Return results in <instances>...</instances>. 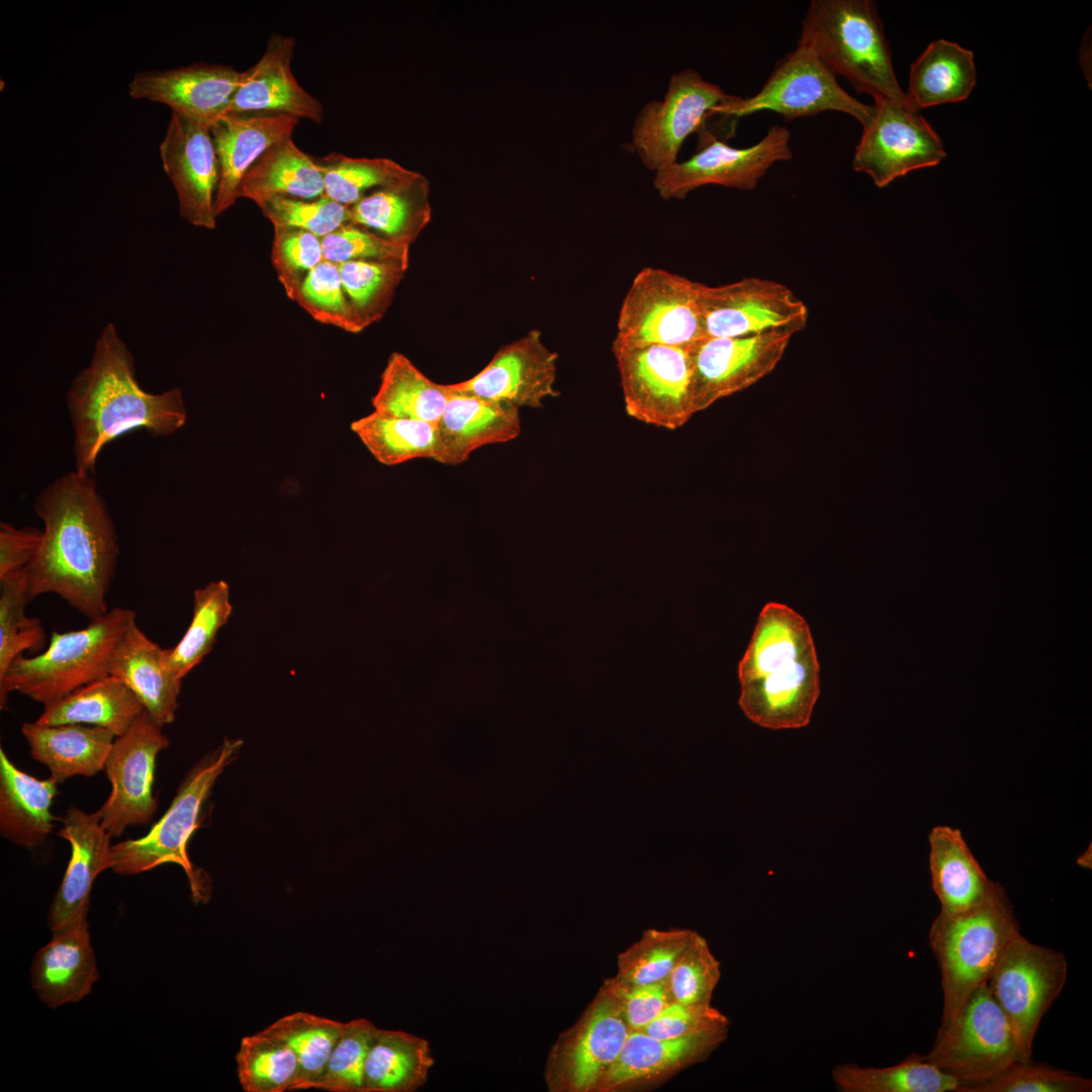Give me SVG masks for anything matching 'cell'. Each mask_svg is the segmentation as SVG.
<instances>
[{"label": "cell", "instance_id": "cell-5", "mask_svg": "<svg viewBox=\"0 0 1092 1092\" xmlns=\"http://www.w3.org/2000/svg\"><path fill=\"white\" fill-rule=\"evenodd\" d=\"M133 610L114 607L83 629L53 631L46 650L19 655L0 676V707L17 692L49 707L79 688L109 674L113 650L135 623Z\"/></svg>", "mask_w": 1092, "mask_h": 1092}, {"label": "cell", "instance_id": "cell-15", "mask_svg": "<svg viewBox=\"0 0 1092 1092\" xmlns=\"http://www.w3.org/2000/svg\"><path fill=\"white\" fill-rule=\"evenodd\" d=\"M734 98L693 69L673 74L664 98L647 102L635 119L632 143L643 165L656 172L677 162L686 139L705 130L714 108Z\"/></svg>", "mask_w": 1092, "mask_h": 1092}, {"label": "cell", "instance_id": "cell-35", "mask_svg": "<svg viewBox=\"0 0 1092 1092\" xmlns=\"http://www.w3.org/2000/svg\"><path fill=\"white\" fill-rule=\"evenodd\" d=\"M974 54L960 44L932 41L911 65L908 103L916 110L960 102L972 93L977 80Z\"/></svg>", "mask_w": 1092, "mask_h": 1092}, {"label": "cell", "instance_id": "cell-26", "mask_svg": "<svg viewBox=\"0 0 1092 1092\" xmlns=\"http://www.w3.org/2000/svg\"><path fill=\"white\" fill-rule=\"evenodd\" d=\"M299 119L283 113L224 114L210 123L218 164L216 217L232 207L241 181L253 164L273 145L291 138Z\"/></svg>", "mask_w": 1092, "mask_h": 1092}, {"label": "cell", "instance_id": "cell-21", "mask_svg": "<svg viewBox=\"0 0 1092 1092\" xmlns=\"http://www.w3.org/2000/svg\"><path fill=\"white\" fill-rule=\"evenodd\" d=\"M558 354L533 329L520 339L502 346L477 374L450 388L474 396L502 400L520 407L537 408L544 399L556 397Z\"/></svg>", "mask_w": 1092, "mask_h": 1092}, {"label": "cell", "instance_id": "cell-16", "mask_svg": "<svg viewBox=\"0 0 1092 1092\" xmlns=\"http://www.w3.org/2000/svg\"><path fill=\"white\" fill-rule=\"evenodd\" d=\"M698 303L705 337H742L771 330L803 331L807 305L787 285L746 277L710 286L699 282Z\"/></svg>", "mask_w": 1092, "mask_h": 1092}, {"label": "cell", "instance_id": "cell-24", "mask_svg": "<svg viewBox=\"0 0 1092 1092\" xmlns=\"http://www.w3.org/2000/svg\"><path fill=\"white\" fill-rule=\"evenodd\" d=\"M729 1028L656 1038L631 1030L621 1054L597 1092L628 1091L662 1082L706 1060L727 1038Z\"/></svg>", "mask_w": 1092, "mask_h": 1092}, {"label": "cell", "instance_id": "cell-22", "mask_svg": "<svg viewBox=\"0 0 1092 1092\" xmlns=\"http://www.w3.org/2000/svg\"><path fill=\"white\" fill-rule=\"evenodd\" d=\"M241 77L242 72L230 65L203 62L144 70L129 81L128 94L133 99L163 103L172 111L210 124L225 112Z\"/></svg>", "mask_w": 1092, "mask_h": 1092}, {"label": "cell", "instance_id": "cell-52", "mask_svg": "<svg viewBox=\"0 0 1092 1092\" xmlns=\"http://www.w3.org/2000/svg\"><path fill=\"white\" fill-rule=\"evenodd\" d=\"M1092 1080L1046 1064L1017 1062L965 1092H1090Z\"/></svg>", "mask_w": 1092, "mask_h": 1092}, {"label": "cell", "instance_id": "cell-44", "mask_svg": "<svg viewBox=\"0 0 1092 1092\" xmlns=\"http://www.w3.org/2000/svg\"><path fill=\"white\" fill-rule=\"evenodd\" d=\"M315 160L324 175L325 196L346 206L356 203L369 191L401 182L416 172L388 158H353L332 153Z\"/></svg>", "mask_w": 1092, "mask_h": 1092}, {"label": "cell", "instance_id": "cell-14", "mask_svg": "<svg viewBox=\"0 0 1092 1092\" xmlns=\"http://www.w3.org/2000/svg\"><path fill=\"white\" fill-rule=\"evenodd\" d=\"M699 135L695 155L655 172L653 186L662 199H684L706 185L753 190L774 164L793 155L790 130L782 125H772L762 140L747 148L731 147L707 129Z\"/></svg>", "mask_w": 1092, "mask_h": 1092}, {"label": "cell", "instance_id": "cell-1", "mask_svg": "<svg viewBox=\"0 0 1092 1092\" xmlns=\"http://www.w3.org/2000/svg\"><path fill=\"white\" fill-rule=\"evenodd\" d=\"M33 510L43 530L24 568L29 601L55 594L89 620L105 615L120 548L93 474L74 469L56 477L36 494Z\"/></svg>", "mask_w": 1092, "mask_h": 1092}, {"label": "cell", "instance_id": "cell-47", "mask_svg": "<svg viewBox=\"0 0 1092 1092\" xmlns=\"http://www.w3.org/2000/svg\"><path fill=\"white\" fill-rule=\"evenodd\" d=\"M338 266L346 295L364 328L384 315L407 269L388 261L359 260Z\"/></svg>", "mask_w": 1092, "mask_h": 1092}, {"label": "cell", "instance_id": "cell-37", "mask_svg": "<svg viewBox=\"0 0 1092 1092\" xmlns=\"http://www.w3.org/2000/svg\"><path fill=\"white\" fill-rule=\"evenodd\" d=\"M429 1041L416 1034L378 1028L364 1069V1092H415L434 1066Z\"/></svg>", "mask_w": 1092, "mask_h": 1092}, {"label": "cell", "instance_id": "cell-30", "mask_svg": "<svg viewBox=\"0 0 1092 1092\" xmlns=\"http://www.w3.org/2000/svg\"><path fill=\"white\" fill-rule=\"evenodd\" d=\"M20 731L31 757L44 764L57 784L74 776L92 777L105 768L116 736L83 724L42 725L24 722Z\"/></svg>", "mask_w": 1092, "mask_h": 1092}, {"label": "cell", "instance_id": "cell-25", "mask_svg": "<svg viewBox=\"0 0 1092 1092\" xmlns=\"http://www.w3.org/2000/svg\"><path fill=\"white\" fill-rule=\"evenodd\" d=\"M87 913L53 929L52 939L33 958L31 987L50 1008L79 1002L99 978Z\"/></svg>", "mask_w": 1092, "mask_h": 1092}, {"label": "cell", "instance_id": "cell-17", "mask_svg": "<svg viewBox=\"0 0 1092 1092\" xmlns=\"http://www.w3.org/2000/svg\"><path fill=\"white\" fill-rule=\"evenodd\" d=\"M872 120L863 126L852 168L878 187L945 158L943 145L925 118L907 100H877Z\"/></svg>", "mask_w": 1092, "mask_h": 1092}, {"label": "cell", "instance_id": "cell-41", "mask_svg": "<svg viewBox=\"0 0 1092 1092\" xmlns=\"http://www.w3.org/2000/svg\"><path fill=\"white\" fill-rule=\"evenodd\" d=\"M232 612L230 587L225 581H211L194 590L190 625L177 645L166 649L167 665L173 673L183 679L202 661Z\"/></svg>", "mask_w": 1092, "mask_h": 1092}, {"label": "cell", "instance_id": "cell-28", "mask_svg": "<svg viewBox=\"0 0 1092 1092\" xmlns=\"http://www.w3.org/2000/svg\"><path fill=\"white\" fill-rule=\"evenodd\" d=\"M450 389L438 422L441 444L439 463L459 465L476 449L506 443L521 433L519 407Z\"/></svg>", "mask_w": 1092, "mask_h": 1092}, {"label": "cell", "instance_id": "cell-46", "mask_svg": "<svg viewBox=\"0 0 1092 1092\" xmlns=\"http://www.w3.org/2000/svg\"><path fill=\"white\" fill-rule=\"evenodd\" d=\"M28 602L24 568L0 578V676L19 655L46 646L40 621L25 614Z\"/></svg>", "mask_w": 1092, "mask_h": 1092}, {"label": "cell", "instance_id": "cell-38", "mask_svg": "<svg viewBox=\"0 0 1092 1092\" xmlns=\"http://www.w3.org/2000/svg\"><path fill=\"white\" fill-rule=\"evenodd\" d=\"M449 395L448 384L434 382L406 356L393 352L371 401L380 414L438 424Z\"/></svg>", "mask_w": 1092, "mask_h": 1092}, {"label": "cell", "instance_id": "cell-11", "mask_svg": "<svg viewBox=\"0 0 1092 1092\" xmlns=\"http://www.w3.org/2000/svg\"><path fill=\"white\" fill-rule=\"evenodd\" d=\"M765 110L777 112L786 120L838 111L854 117L864 126L872 120L876 108L847 93L837 82L836 75L810 50L797 46L778 62L755 95L736 96L715 107L713 113L740 118Z\"/></svg>", "mask_w": 1092, "mask_h": 1092}, {"label": "cell", "instance_id": "cell-31", "mask_svg": "<svg viewBox=\"0 0 1092 1092\" xmlns=\"http://www.w3.org/2000/svg\"><path fill=\"white\" fill-rule=\"evenodd\" d=\"M429 182L421 173L373 190L348 206L350 222L411 246L431 220Z\"/></svg>", "mask_w": 1092, "mask_h": 1092}, {"label": "cell", "instance_id": "cell-32", "mask_svg": "<svg viewBox=\"0 0 1092 1092\" xmlns=\"http://www.w3.org/2000/svg\"><path fill=\"white\" fill-rule=\"evenodd\" d=\"M57 783L39 780L18 768L0 748V831L15 844L34 847L54 828L51 807Z\"/></svg>", "mask_w": 1092, "mask_h": 1092}, {"label": "cell", "instance_id": "cell-20", "mask_svg": "<svg viewBox=\"0 0 1092 1092\" xmlns=\"http://www.w3.org/2000/svg\"><path fill=\"white\" fill-rule=\"evenodd\" d=\"M159 153L180 215L192 225L213 230L219 164L210 124L172 111Z\"/></svg>", "mask_w": 1092, "mask_h": 1092}, {"label": "cell", "instance_id": "cell-53", "mask_svg": "<svg viewBox=\"0 0 1092 1092\" xmlns=\"http://www.w3.org/2000/svg\"><path fill=\"white\" fill-rule=\"evenodd\" d=\"M324 260L337 265L349 261H388L408 266L410 247L389 241L363 226L345 223L322 239Z\"/></svg>", "mask_w": 1092, "mask_h": 1092}, {"label": "cell", "instance_id": "cell-19", "mask_svg": "<svg viewBox=\"0 0 1092 1092\" xmlns=\"http://www.w3.org/2000/svg\"><path fill=\"white\" fill-rule=\"evenodd\" d=\"M794 335L771 330L742 337H704L688 348L694 414L770 373Z\"/></svg>", "mask_w": 1092, "mask_h": 1092}, {"label": "cell", "instance_id": "cell-56", "mask_svg": "<svg viewBox=\"0 0 1092 1092\" xmlns=\"http://www.w3.org/2000/svg\"><path fill=\"white\" fill-rule=\"evenodd\" d=\"M616 993L631 1030H639L674 1001L669 979L643 985H624L607 979Z\"/></svg>", "mask_w": 1092, "mask_h": 1092}, {"label": "cell", "instance_id": "cell-12", "mask_svg": "<svg viewBox=\"0 0 1092 1092\" xmlns=\"http://www.w3.org/2000/svg\"><path fill=\"white\" fill-rule=\"evenodd\" d=\"M1068 963L1063 952L1018 934L1002 952L987 985L1007 1017L1023 1062L1031 1061L1041 1018L1061 994Z\"/></svg>", "mask_w": 1092, "mask_h": 1092}, {"label": "cell", "instance_id": "cell-10", "mask_svg": "<svg viewBox=\"0 0 1092 1092\" xmlns=\"http://www.w3.org/2000/svg\"><path fill=\"white\" fill-rule=\"evenodd\" d=\"M698 285L661 268L640 270L622 301L613 344L690 348L705 337Z\"/></svg>", "mask_w": 1092, "mask_h": 1092}, {"label": "cell", "instance_id": "cell-54", "mask_svg": "<svg viewBox=\"0 0 1092 1092\" xmlns=\"http://www.w3.org/2000/svg\"><path fill=\"white\" fill-rule=\"evenodd\" d=\"M271 260L291 299L304 277L324 261L322 238L299 229L274 226Z\"/></svg>", "mask_w": 1092, "mask_h": 1092}, {"label": "cell", "instance_id": "cell-43", "mask_svg": "<svg viewBox=\"0 0 1092 1092\" xmlns=\"http://www.w3.org/2000/svg\"><path fill=\"white\" fill-rule=\"evenodd\" d=\"M236 1063L239 1083L246 1092L294 1090L297 1058L283 1039L266 1029L242 1038Z\"/></svg>", "mask_w": 1092, "mask_h": 1092}, {"label": "cell", "instance_id": "cell-57", "mask_svg": "<svg viewBox=\"0 0 1092 1092\" xmlns=\"http://www.w3.org/2000/svg\"><path fill=\"white\" fill-rule=\"evenodd\" d=\"M42 531L34 527L16 528L0 524V578L21 570L33 558L41 541Z\"/></svg>", "mask_w": 1092, "mask_h": 1092}, {"label": "cell", "instance_id": "cell-13", "mask_svg": "<svg viewBox=\"0 0 1092 1092\" xmlns=\"http://www.w3.org/2000/svg\"><path fill=\"white\" fill-rule=\"evenodd\" d=\"M626 413L642 423L675 430L694 415L687 348L613 344Z\"/></svg>", "mask_w": 1092, "mask_h": 1092}, {"label": "cell", "instance_id": "cell-49", "mask_svg": "<svg viewBox=\"0 0 1092 1092\" xmlns=\"http://www.w3.org/2000/svg\"><path fill=\"white\" fill-rule=\"evenodd\" d=\"M377 1029L366 1018L345 1022L323 1074L310 1089L364 1092L365 1063Z\"/></svg>", "mask_w": 1092, "mask_h": 1092}, {"label": "cell", "instance_id": "cell-36", "mask_svg": "<svg viewBox=\"0 0 1092 1092\" xmlns=\"http://www.w3.org/2000/svg\"><path fill=\"white\" fill-rule=\"evenodd\" d=\"M324 195L321 166L291 138L270 147L247 171L238 190L239 198L254 202L271 196L309 200Z\"/></svg>", "mask_w": 1092, "mask_h": 1092}, {"label": "cell", "instance_id": "cell-39", "mask_svg": "<svg viewBox=\"0 0 1092 1092\" xmlns=\"http://www.w3.org/2000/svg\"><path fill=\"white\" fill-rule=\"evenodd\" d=\"M351 430L381 464L393 466L419 458L440 460L438 424L374 411L354 421Z\"/></svg>", "mask_w": 1092, "mask_h": 1092}, {"label": "cell", "instance_id": "cell-45", "mask_svg": "<svg viewBox=\"0 0 1092 1092\" xmlns=\"http://www.w3.org/2000/svg\"><path fill=\"white\" fill-rule=\"evenodd\" d=\"M695 931L686 928L646 929L619 953L612 979L624 985H643L669 979Z\"/></svg>", "mask_w": 1092, "mask_h": 1092}, {"label": "cell", "instance_id": "cell-4", "mask_svg": "<svg viewBox=\"0 0 1092 1092\" xmlns=\"http://www.w3.org/2000/svg\"><path fill=\"white\" fill-rule=\"evenodd\" d=\"M798 46L810 50L858 93L907 100L897 80L877 5L871 0H813Z\"/></svg>", "mask_w": 1092, "mask_h": 1092}, {"label": "cell", "instance_id": "cell-42", "mask_svg": "<svg viewBox=\"0 0 1092 1092\" xmlns=\"http://www.w3.org/2000/svg\"><path fill=\"white\" fill-rule=\"evenodd\" d=\"M345 1022L297 1011L285 1015L265 1029L283 1039L298 1061V1077L294 1090L310 1089L321 1077L339 1040Z\"/></svg>", "mask_w": 1092, "mask_h": 1092}, {"label": "cell", "instance_id": "cell-29", "mask_svg": "<svg viewBox=\"0 0 1092 1092\" xmlns=\"http://www.w3.org/2000/svg\"><path fill=\"white\" fill-rule=\"evenodd\" d=\"M109 674L127 686L161 726L176 718L182 680L167 665L166 649L133 623L116 644Z\"/></svg>", "mask_w": 1092, "mask_h": 1092}, {"label": "cell", "instance_id": "cell-33", "mask_svg": "<svg viewBox=\"0 0 1092 1092\" xmlns=\"http://www.w3.org/2000/svg\"><path fill=\"white\" fill-rule=\"evenodd\" d=\"M932 889L943 914L967 911L992 892L991 881L973 855L960 829L935 826L929 834Z\"/></svg>", "mask_w": 1092, "mask_h": 1092}, {"label": "cell", "instance_id": "cell-48", "mask_svg": "<svg viewBox=\"0 0 1092 1092\" xmlns=\"http://www.w3.org/2000/svg\"><path fill=\"white\" fill-rule=\"evenodd\" d=\"M291 299L318 323L354 334L365 329L346 295L335 263L324 260L314 267Z\"/></svg>", "mask_w": 1092, "mask_h": 1092}, {"label": "cell", "instance_id": "cell-50", "mask_svg": "<svg viewBox=\"0 0 1092 1092\" xmlns=\"http://www.w3.org/2000/svg\"><path fill=\"white\" fill-rule=\"evenodd\" d=\"M255 203L273 226L299 229L322 239L350 222L349 207L325 195L309 200L271 196Z\"/></svg>", "mask_w": 1092, "mask_h": 1092}, {"label": "cell", "instance_id": "cell-8", "mask_svg": "<svg viewBox=\"0 0 1092 1092\" xmlns=\"http://www.w3.org/2000/svg\"><path fill=\"white\" fill-rule=\"evenodd\" d=\"M921 1057L958 1080L959 1092L1023 1062L1015 1033L987 983L971 994L949 1022L940 1024L933 1046Z\"/></svg>", "mask_w": 1092, "mask_h": 1092}, {"label": "cell", "instance_id": "cell-6", "mask_svg": "<svg viewBox=\"0 0 1092 1092\" xmlns=\"http://www.w3.org/2000/svg\"><path fill=\"white\" fill-rule=\"evenodd\" d=\"M1019 932L1003 887L996 883L979 905L952 915L938 913L929 945L940 969L941 1023L949 1022L971 994L985 984L1002 952Z\"/></svg>", "mask_w": 1092, "mask_h": 1092}, {"label": "cell", "instance_id": "cell-40", "mask_svg": "<svg viewBox=\"0 0 1092 1092\" xmlns=\"http://www.w3.org/2000/svg\"><path fill=\"white\" fill-rule=\"evenodd\" d=\"M832 1080L842 1092H959L961 1083L919 1055L897 1065L874 1068L854 1063L837 1065Z\"/></svg>", "mask_w": 1092, "mask_h": 1092}, {"label": "cell", "instance_id": "cell-55", "mask_svg": "<svg viewBox=\"0 0 1092 1092\" xmlns=\"http://www.w3.org/2000/svg\"><path fill=\"white\" fill-rule=\"evenodd\" d=\"M729 1025L728 1017L711 1004L673 1001L639 1030L656 1038H677L729 1028Z\"/></svg>", "mask_w": 1092, "mask_h": 1092}, {"label": "cell", "instance_id": "cell-18", "mask_svg": "<svg viewBox=\"0 0 1092 1092\" xmlns=\"http://www.w3.org/2000/svg\"><path fill=\"white\" fill-rule=\"evenodd\" d=\"M162 727L144 710L114 739L104 768L111 792L97 811L111 836H120L128 826L150 823L157 811L153 794L156 757L169 745Z\"/></svg>", "mask_w": 1092, "mask_h": 1092}, {"label": "cell", "instance_id": "cell-3", "mask_svg": "<svg viewBox=\"0 0 1092 1092\" xmlns=\"http://www.w3.org/2000/svg\"><path fill=\"white\" fill-rule=\"evenodd\" d=\"M738 676V703L750 721L771 730L807 726L820 694V665L806 620L787 605L765 604Z\"/></svg>", "mask_w": 1092, "mask_h": 1092}, {"label": "cell", "instance_id": "cell-51", "mask_svg": "<svg viewBox=\"0 0 1092 1092\" xmlns=\"http://www.w3.org/2000/svg\"><path fill=\"white\" fill-rule=\"evenodd\" d=\"M720 978V962L706 938L695 931L669 976L674 1001L711 1004Z\"/></svg>", "mask_w": 1092, "mask_h": 1092}, {"label": "cell", "instance_id": "cell-9", "mask_svg": "<svg viewBox=\"0 0 1092 1092\" xmlns=\"http://www.w3.org/2000/svg\"><path fill=\"white\" fill-rule=\"evenodd\" d=\"M631 1032L623 1007L605 980L578 1019L551 1045L544 1069L549 1092H597Z\"/></svg>", "mask_w": 1092, "mask_h": 1092}, {"label": "cell", "instance_id": "cell-23", "mask_svg": "<svg viewBox=\"0 0 1092 1092\" xmlns=\"http://www.w3.org/2000/svg\"><path fill=\"white\" fill-rule=\"evenodd\" d=\"M295 40L273 33L262 57L242 72L240 84L222 114L283 113L321 123L324 107L304 90L291 71Z\"/></svg>", "mask_w": 1092, "mask_h": 1092}, {"label": "cell", "instance_id": "cell-7", "mask_svg": "<svg viewBox=\"0 0 1092 1092\" xmlns=\"http://www.w3.org/2000/svg\"><path fill=\"white\" fill-rule=\"evenodd\" d=\"M242 745V740L224 739L189 772L169 809L147 835L112 845V870L129 876L163 863H177L188 877L193 899L205 900L208 895L205 878L191 863L187 843L199 825L202 806L214 783L237 757Z\"/></svg>", "mask_w": 1092, "mask_h": 1092}, {"label": "cell", "instance_id": "cell-2", "mask_svg": "<svg viewBox=\"0 0 1092 1092\" xmlns=\"http://www.w3.org/2000/svg\"><path fill=\"white\" fill-rule=\"evenodd\" d=\"M67 407L75 469L90 474L103 448L116 438L139 429L154 437L171 436L187 420L180 388L152 393L141 387L133 356L111 323L98 337L88 366L71 381Z\"/></svg>", "mask_w": 1092, "mask_h": 1092}, {"label": "cell", "instance_id": "cell-27", "mask_svg": "<svg viewBox=\"0 0 1092 1092\" xmlns=\"http://www.w3.org/2000/svg\"><path fill=\"white\" fill-rule=\"evenodd\" d=\"M61 821L59 835L70 843L71 857L49 911L51 930L88 912L96 877L113 867L111 835L101 824L97 811L86 813L71 807Z\"/></svg>", "mask_w": 1092, "mask_h": 1092}, {"label": "cell", "instance_id": "cell-34", "mask_svg": "<svg viewBox=\"0 0 1092 1092\" xmlns=\"http://www.w3.org/2000/svg\"><path fill=\"white\" fill-rule=\"evenodd\" d=\"M145 710L134 693L108 674L46 707L35 720L42 725L83 724L122 735Z\"/></svg>", "mask_w": 1092, "mask_h": 1092}]
</instances>
